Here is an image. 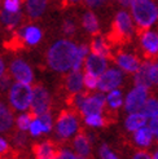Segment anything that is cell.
I'll return each mask as SVG.
<instances>
[{
	"label": "cell",
	"instance_id": "1",
	"mask_svg": "<svg viewBox=\"0 0 158 159\" xmlns=\"http://www.w3.org/2000/svg\"><path fill=\"white\" fill-rule=\"evenodd\" d=\"M78 47L70 40H58L48 51V63L56 71H67L73 69Z\"/></svg>",
	"mask_w": 158,
	"mask_h": 159
},
{
	"label": "cell",
	"instance_id": "2",
	"mask_svg": "<svg viewBox=\"0 0 158 159\" xmlns=\"http://www.w3.org/2000/svg\"><path fill=\"white\" fill-rule=\"evenodd\" d=\"M131 16L137 29H152L158 22V2L157 0H132Z\"/></svg>",
	"mask_w": 158,
	"mask_h": 159
},
{
	"label": "cell",
	"instance_id": "3",
	"mask_svg": "<svg viewBox=\"0 0 158 159\" xmlns=\"http://www.w3.org/2000/svg\"><path fill=\"white\" fill-rule=\"evenodd\" d=\"M135 22L131 13L127 11H119L115 14V18L113 21L112 26V40L114 42H126L130 40L135 33Z\"/></svg>",
	"mask_w": 158,
	"mask_h": 159
},
{
	"label": "cell",
	"instance_id": "4",
	"mask_svg": "<svg viewBox=\"0 0 158 159\" xmlns=\"http://www.w3.org/2000/svg\"><path fill=\"white\" fill-rule=\"evenodd\" d=\"M9 101L14 109L26 110L31 106L33 101V89L29 84L14 83L9 91Z\"/></svg>",
	"mask_w": 158,
	"mask_h": 159
},
{
	"label": "cell",
	"instance_id": "5",
	"mask_svg": "<svg viewBox=\"0 0 158 159\" xmlns=\"http://www.w3.org/2000/svg\"><path fill=\"white\" fill-rule=\"evenodd\" d=\"M149 98V88L135 85L124 98V109L128 114L141 111Z\"/></svg>",
	"mask_w": 158,
	"mask_h": 159
},
{
	"label": "cell",
	"instance_id": "6",
	"mask_svg": "<svg viewBox=\"0 0 158 159\" xmlns=\"http://www.w3.org/2000/svg\"><path fill=\"white\" fill-rule=\"evenodd\" d=\"M139 42L146 60H156L158 57V31L153 29L141 30Z\"/></svg>",
	"mask_w": 158,
	"mask_h": 159
},
{
	"label": "cell",
	"instance_id": "7",
	"mask_svg": "<svg viewBox=\"0 0 158 159\" xmlns=\"http://www.w3.org/2000/svg\"><path fill=\"white\" fill-rule=\"evenodd\" d=\"M123 82V71L119 67L108 69L104 74L99 78V89L100 92L105 93L113 89L119 88Z\"/></svg>",
	"mask_w": 158,
	"mask_h": 159
},
{
	"label": "cell",
	"instance_id": "8",
	"mask_svg": "<svg viewBox=\"0 0 158 159\" xmlns=\"http://www.w3.org/2000/svg\"><path fill=\"white\" fill-rule=\"evenodd\" d=\"M105 105H106V96H104V93L100 92L92 94V96H86L79 110H81V113L84 116L92 114H102Z\"/></svg>",
	"mask_w": 158,
	"mask_h": 159
},
{
	"label": "cell",
	"instance_id": "9",
	"mask_svg": "<svg viewBox=\"0 0 158 159\" xmlns=\"http://www.w3.org/2000/svg\"><path fill=\"white\" fill-rule=\"evenodd\" d=\"M49 94L43 87H35L33 89V101H31V113L35 116H40L48 113Z\"/></svg>",
	"mask_w": 158,
	"mask_h": 159
},
{
	"label": "cell",
	"instance_id": "10",
	"mask_svg": "<svg viewBox=\"0 0 158 159\" xmlns=\"http://www.w3.org/2000/svg\"><path fill=\"white\" fill-rule=\"evenodd\" d=\"M78 129V120L73 113L70 111H62L57 120V133L61 137H70Z\"/></svg>",
	"mask_w": 158,
	"mask_h": 159
},
{
	"label": "cell",
	"instance_id": "11",
	"mask_svg": "<svg viewBox=\"0 0 158 159\" xmlns=\"http://www.w3.org/2000/svg\"><path fill=\"white\" fill-rule=\"evenodd\" d=\"M115 63L118 65L123 73L128 74H135L136 71L140 69L141 62L137 56L128 53V52H119L115 56Z\"/></svg>",
	"mask_w": 158,
	"mask_h": 159
},
{
	"label": "cell",
	"instance_id": "12",
	"mask_svg": "<svg viewBox=\"0 0 158 159\" xmlns=\"http://www.w3.org/2000/svg\"><path fill=\"white\" fill-rule=\"evenodd\" d=\"M11 73L12 75L17 79L18 83L23 84H30L33 82V71H31L30 66L25 61L22 60H14L11 65Z\"/></svg>",
	"mask_w": 158,
	"mask_h": 159
},
{
	"label": "cell",
	"instance_id": "13",
	"mask_svg": "<svg viewBox=\"0 0 158 159\" xmlns=\"http://www.w3.org/2000/svg\"><path fill=\"white\" fill-rule=\"evenodd\" d=\"M108 70V58L102 56L91 53L86 58V71L96 76H101Z\"/></svg>",
	"mask_w": 158,
	"mask_h": 159
},
{
	"label": "cell",
	"instance_id": "14",
	"mask_svg": "<svg viewBox=\"0 0 158 159\" xmlns=\"http://www.w3.org/2000/svg\"><path fill=\"white\" fill-rule=\"evenodd\" d=\"M148 120L149 119L141 113V111H137V113H131L128 114V116L126 118V129L130 132H136L137 129L143 128V127L148 125Z\"/></svg>",
	"mask_w": 158,
	"mask_h": 159
},
{
	"label": "cell",
	"instance_id": "15",
	"mask_svg": "<svg viewBox=\"0 0 158 159\" xmlns=\"http://www.w3.org/2000/svg\"><path fill=\"white\" fill-rule=\"evenodd\" d=\"M34 153H35L36 159H57V157H58V153L56 152L53 144L49 141H45L39 145H35Z\"/></svg>",
	"mask_w": 158,
	"mask_h": 159
},
{
	"label": "cell",
	"instance_id": "16",
	"mask_svg": "<svg viewBox=\"0 0 158 159\" xmlns=\"http://www.w3.org/2000/svg\"><path fill=\"white\" fill-rule=\"evenodd\" d=\"M133 83H135V85L146 87V88L152 87L151 79H149V60L141 63L140 69L133 74Z\"/></svg>",
	"mask_w": 158,
	"mask_h": 159
},
{
	"label": "cell",
	"instance_id": "17",
	"mask_svg": "<svg viewBox=\"0 0 158 159\" xmlns=\"http://www.w3.org/2000/svg\"><path fill=\"white\" fill-rule=\"evenodd\" d=\"M20 38H22L25 43H27L29 45H35L40 42L42 39V31L35 26H27L25 29H22L18 31Z\"/></svg>",
	"mask_w": 158,
	"mask_h": 159
},
{
	"label": "cell",
	"instance_id": "18",
	"mask_svg": "<svg viewBox=\"0 0 158 159\" xmlns=\"http://www.w3.org/2000/svg\"><path fill=\"white\" fill-rule=\"evenodd\" d=\"M91 51L95 54H99L102 56V57H110V47L108 44V42L105 40L102 36L97 35L92 39V43H91Z\"/></svg>",
	"mask_w": 158,
	"mask_h": 159
},
{
	"label": "cell",
	"instance_id": "19",
	"mask_svg": "<svg viewBox=\"0 0 158 159\" xmlns=\"http://www.w3.org/2000/svg\"><path fill=\"white\" fill-rule=\"evenodd\" d=\"M153 137H154L153 133H152L151 128H149L148 125L137 129L136 132H133V140H135V142L141 148H148L152 144Z\"/></svg>",
	"mask_w": 158,
	"mask_h": 159
},
{
	"label": "cell",
	"instance_id": "20",
	"mask_svg": "<svg viewBox=\"0 0 158 159\" xmlns=\"http://www.w3.org/2000/svg\"><path fill=\"white\" fill-rule=\"evenodd\" d=\"M84 85V75L81 71H72V74L67 76V89L72 93H79Z\"/></svg>",
	"mask_w": 158,
	"mask_h": 159
},
{
	"label": "cell",
	"instance_id": "21",
	"mask_svg": "<svg viewBox=\"0 0 158 159\" xmlns=\"http://www.w3.org/2000/svg\"><path fill=\"white\" fill-rule=\"evenodd\" d=\"M45 7H47V0H26L27 13L34 18L44 13Z\"/></svg>",
	"mask_w": 158,
	"mask_h": 159
},
{
	"label": "cell",
	"instance_id": "22",
	"mask_svg": "<svg viewBox=\"0 0 158 159\" xmlns=\"http://www.w3.org/2000/svg\"><path fill=\"white\" fill-rule=\"evenodd\" d=\"M106 105L112 109V110H117L119 109L122 105H124V100H123V94L121 92V89H113L108 92L106 94Z\"/></svg>",
	"mask_w": 158,
	"mask_h": 159
},
{
	"label": "cell",
	"instance_id": "23",
	"mask_svg": "<svg viewBox=\"0 0 158 159\" xmlns=\"http://www.w3.org/2000/svg\"><path fill=\"white\" fill-rule=\"evenodd\" d=\"M13 124V115L3 102H0V132H5Z\"/></svg>",
	"mask_w": 158,
	"mask_h": 159
},
{
	"label": "cell",
	"instance_id": "24",
	"mask_svg": "<svg viewBox=\"0 0 158 159\" xmlns=\"http://www.w3.org/2000/svg\"><path fill=\"white\" fill-rule=\"evenodd\" d=\"M83 27L86 31H88L90 34H97L99 33V20L95 16L93 12H87L83 16Z\"/></svg>",
	"mask_w": 158,
	"mask_h": 159
},
{
	"label": "cell",
	"instance_id": "25",
	"mask_svg": "<svg viewBox=\"0 0 158 159\" xmlns=\"http://www.w3.org/2000/svg\"><path fill=\"white\" fill-rule=\"evenodd\" d=\"M74 148L81 157H88L90 154V141L84 133H79L74 140Z\"/></svg>",
	"mask_w": 158,
	"mask_h": 159
},
{
	"label": "cell",
	"instance_id": "26",
	"mask_svg": "<svg viewBox=\"0 0 158 159\" xmlns=\"http://www.w3.org/2000/svg\"><path fill=\"white\" fill-rule=\"evenodd\" d=\"M21 18H22V14L20 12L12 13V12H8V11L4 9L2 13H0V20H2V22L9 29L17 26L20 23V21H21Z\"/></svg>",
	"mask_w": 158,
	"mask_h": 159
},
{
	"label": "cell",
	"instance_id": "27",
	"mask_svg": "<svg viewBox=\"0 0 158 159\" xmlns=\"http://www.w3.org/2000/svg\"><path fill=\"white\" fill-rule=\"evenodd\" d=\"M141 113H143L149 120L158 118V98L149 97L146 104L143 107V110H141Z\"/></svg>",
	"mask_w": 158,
	"mask_h": 159
},
{
	"label": "cell",
	"instance_id": "28",
	"mask_svg": "<svg viewBox=\"0 0 158 159\" xmlns=\"http://www.w3.org/2000/svg\"><path fill=\"white\" fill-rule=\"evenodd\" d=\"M88 51H90V49H88V47H87L86 44H82V45H79V47H78V52H77L75 62H74V65H73V70H74V71L81 70L83 61L87 58V54H88Z\"/></svg>",
	"mask_w": 158,
	"mask_h": 159
},
{
	"label": "cell",
	"instance_id": "29",
	"mask_svg": "<svg viewBox=\"0 0 158 159\" xmlns=\"http://www.w3.org/2000/svg\"><path fill=\"white\" fill-rule=\"evenodd\" d=\"M86 124H88L91 127H104L106 124L105 118L102 116V114H92V115H87L84 118Z\"/></svg>",
	"mask_w": 158,
	"mask_h": 159
},
{
	"label": "cell",
	"instance_id": "30",
	"mask_svg": "<svg viewBox=\"0 0 158 159\" xmlns=\"http://www.w3.org/2000/svg\"><path fill=\"white\" fill-rule=\"evenodd\" d=\"M34 114H22L18 116L17 119V125L21 131H26V129H30V125L34 120Z\"/></svg>",
	"mask_w": 158,
	"mask_h": 159
},
{
	"label": "cell",
	"instance_id": "31",
	"mask_svg": "<svg viewBox=\"0 0 158 159\" xmlns=\"http://www.w3.org/2000/svg\"><path fill=\"white\" fill-rule=\"evenodd\" d=\"M84 87L90 91L97 89L99 88V76L86 71V74H84Z\"/></svg>",
	"mask_w": 158,
	"mask_h": 159
},
{
	"label": "cell",
	"instance_id": "32",
	"mask_svg": "<svg viewBox=\"0 0 158 159\" xmlns=\"http://www.w3.org/2000/svg\"><path fill=\"white\" fill-rule=\"evenodd\" d=\"M149 79L152 85H158V60H149Z\"/></svg>",
	"mask_w": 158,
	"mask_h": 159
},
{
	"label": "cell",
	"instance_id": "33",
	"mask_svg": "<svg viewBox=\"0 0 158 159\" xmlns=\"http://www.w3.org/2000/svg\"><path fill=\"white\" fill-rule=\"evenodd\" d=\"M21 7V0H4V9L8 12H20Z\"/></svg>",
	"mask_w": 158,
	"mask_h": 159
},
{
	"label": "cell",
	"instance_id": "34",
	"mask_svg": "<svg viewBox=\"0 0 158 159\" xmlns=\"http://www.w3.org/2000/svg\"><path fill=\"white\" fill-rule=\"evenodd\" d=\"M39 119H40V123L43 125V132H49L52 129V116L49 115V113L40 115Z\"/></svg>",
	"mask_w": 158,
	"mask_h": 159
},
{
	"label": "cell",
	"instance_id": "35",
	"mask_svg": "<svg viewBox=\"0 0 158 159\" xmlns=\"http://www.w3.org/2000/svg\"><path fill=\"white\" fill-rule=\"evenodd\" d=\"M30 133L33 134V136H39L42 132H43V125H42V123H40V119H34L33 120V123H31V125H30Z\"/></svg>",
	"mask_w": 158,
	"mask_h": 159
},
{
	"label": "cell",
	"instance_id": "36",
	"mask_svg": "<svg viewBox=\"0 0 158 159\" xmlns=\"http://www.w3.org/2000/svg\"><path fill=\"white\" fill-rule=\"evenodd\" d=\"M62 30H64V33L66 35H72L75 33V25H74V22L73 21H70V20H66L64 22V26H62Z\"/></svg>",
	"mask_w": 158,
	"mask_h": 159
},
{
	"label": "cell",
	"instance_id": "37",
	"mask_svg": "<svg viewBox=\"0 0 158 159\" xmlns=\"http://www.w3.org/2000/svg\"><path fill=\"white\" fill-rule=\"evenodd\" d=\"M148 127L151 128L152 133H153V136L158 140V118L156 119H151V120L148 122Z\"/></svg>",
	"mask_w": 158,
	"mask_h": 159
},
{
	"label": "cell",
	"instance_id": "38",
	"mask_svg": "<svg viewBox=\"0 0 158 159\" xmlns=\"http://www.w3.org/2000/svg\"><path fill=\"white\" fill-rule=\"evenodd\" d=\"M58 159H79V158L72 152H69V150H62V152L58 153Z\"/></svg>",
	"mask_w": 158,
	"mask_h": 159
},
{
	"label": "cell",
	"instance_id": "39",
	"mask_svg": "<svg viewBox=\"0 0 158 159\" xmlns=\"http://www.w3.org/2000/svg\"><path fill=\"white\" fill-rule=\"evenodd\" d=\"M14 142L17 145H23L26 142V136H25V133H23V131L20 129V132L14 136Z\"/></svg>",
	"mask_w": 158,
	"mask_h": 159
},
{
	"label": "cell",
	"instance_id": "40",
	"mask_svg": "<svg viewBox=\"0 0 158 159\" xmlns=\"http://www.w3.org/2000/svg\"><path fill=\"white\" fill-rule=\"evenodd\" d=\"M9 85H11V79H9V76L3 75L2 78H0V89L4 91V89H7Z\"/></svg>",
	"mask_w": 158,
	"mask_h": 159
},
{
	"label": "cell",
	"instance_id": "41",
	"mask_svg": "<svg viewBox=\"0 0 158 159\" xmlns=\"http://www.w3.org/2000/svg\"><path fill=\"white\" fill-rule=\"evenodd\" d=\"M132 159H153V157H151V154L144 152V150H140L132 157Z\"/></svg>",
	"mask_w": 158,
	"mask_h": 159
},
{
	"label": "cell",
	"instance_id": "42",
	"mask_svg": "<svg viewBox=\"0 0 158 159\" xmlns=\"http://www.w3.org/2000/svg\"><path fill=\"white\" fill-rule=\"evenodd\" d=\"M86 3L92 8H96V7H100L104 3H106V0H86Z\"/></svg>",
	"mask_w": 158,
	"mask_h": 159
},
{
	"label": "cell",
	"instance_id": "43",
	"mask_svg": "<svg viewBox=\"0 0 158 159\" xmlns=\"http://www.w3.org/2000/svg\"><path fill=\"white\" fill-rule=\"evenodd\" d=\"M8 150V144H7V141L4 139L0 137V153H4Z\"/></svg>",
	"mask_w": 158,
	"mask_h": 159
},
{
	"label": "cell",
	"instance_id": "44",
	"mask_svg": "<svg viewBox=\"0 0 158 159\" xmlns=\"http://www.w3.org/2000/svg\"><path fill=\"white\" fill-rule=\"evenodd\" d=\"M117 2L119 3L123 8H127V7H130V5H131V2H132V0H117Z\"/></svg>",
	"mask_w": 158,
	"mask_h": 159
},
{
	"label": "cell",
	"instance_id": "45",
	"mask_svg": "<svg viewBox=\"0 0 158 159\" xmlns=\"http://www.w3.org/2000/svg\"><path fill=\"white\" fill-rule=\"evenodd\" d=\"M4 75V62H3V60L0 58V78H2Z\"/></svg>",
	"mask_w": 158,
	"mask_h": 159
},
{
	"label": "cell",
	"instance_id": "46",
	"mask_svg": "<svg viewBox=\"0 0 158 159\" xmlns=\"http://www.w3.org/2000/svg\"><path fill=\"white\" fill-rule=\"evenodd\" d=\"M153 159H158V150H157V153L153 155Z\"/></svg>",
	"mask_w": 158,
	"mask_h": 159
},
{
	"label": "cell",
	"instance_id": "47",
	"mask_svg": "<svg viewBox=\"0 0 158 159\" xmlns=\"http://www.w3.org/2000/svg\"><path fill=\"white\" fill-rule=\"evenodd\" d=\"M69 2H72V3H78V2H81V0H69Z\"/></svg>",
	"mask_w": 158,
	"mask_h": 159
},
{
	"label": "cell",
	"instance_id": "48",
	"mask_svg": "<svg viewBox=\"0 0 158 159\" xmlns=\"http://www.w3.org/2000/svg\"><path fill=\"white\" fill-rule=\"evenodd\" d=\"M79 159H87V157H81L79 155Z\"/></svg>",
	"mask_w": 158,
	"mask_h": 159
},
{
	"label": "cell",
	"instance_id": "49",
	"mask_svg": "<svg viewBox=\"0 0 158 159\" xmlns=\"http://www.w3.org/2000/svg\"><path fill=\"white\" fill-rule=\"evenodd\" d=\"M57 159H58V157H57Z\"/></svg>",
	"mask_w": 158,
	"mask_h": 159
},
{
	"label": "cell",
	"instance_id": "50",
	"mask_svg": "<svg viewBox=\"0 0 158 159\" xmlns=\"http://www.w3.org/2000/svg\"><path fill=\"white\" fill-rule=\"evenodd\" d=\"M157 2H158V0H157Z\"/></svg>",
	"mask_w": 158,
	"mask_h": 159
}]
</instances>
